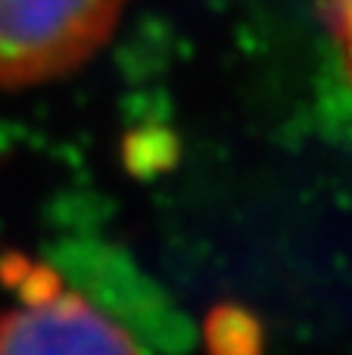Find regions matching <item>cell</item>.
Listing matches in <instances>:
<instances>
[{
	"label": "cell",
	"instance_id": "cell-2",
	"mask_svg": "<svg viewBox=\"0 0 352 355\" xmlns=\"http://www.w3.org/2000/svg\"><path fill=\"white\" fill-rule=\"evenodd\" d=\"M128 0H0V91L78 72L109 44Z\"/></svg>",
	"mask_w": 352,
	"mask_h": 355
},
{
	"label": "cell",
	"instance_id": "cell-3",
	"mask_svg": "<svg viewBox=\"0 0 352 355\" xmlns=\"http://www.w3.org/2000/svg\"><path fill=\"white\" fill-rule=\"evenodd\" d=\"M322 12L324 25H328L331 37L340 50L343 66L352 78V0H322Z\"/></svg>",
	"mask_w": 352,
	"mask_h": 355
},
{
	"label": "cell",
	"instance_id": "cell-1",
	"mask_svg": "<svg viewBox=\"0 0 352 355\" xmlns=\"http://www.w3.org/2000/svg\"><path fill=\"white\" fill-rule=\"evenodd\" d=\"M0 277L10 302L0 309V355H141L131 334L50 265L6 256Z\"/></svg>",
	"mask_w": 352,
	"mask_h": 355
}]
</instances>
